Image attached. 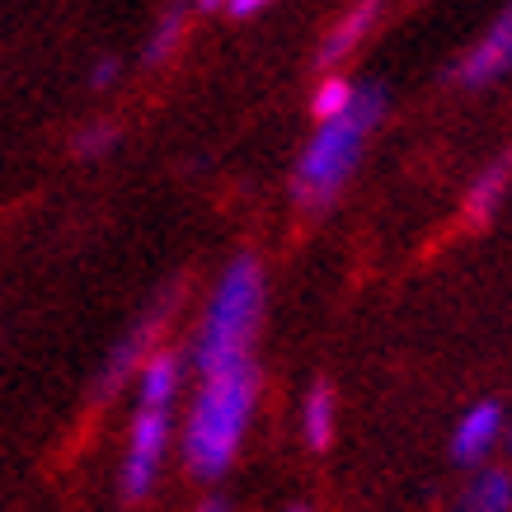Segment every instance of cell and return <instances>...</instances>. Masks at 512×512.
Returning a JSON list of instances; mask_svg holds the SVG:
<instances>
[{
  "label": "cell",
  "mask_w": 512,
  "mask_h": 512,
  "mask_svg": "<svg viewBox=\"0 0 512 512\" xmlns=\"http://www.w3.org/2000/svg\"><path fill=\"white\" fill-rule=\"evenodd\" d=\"M254 404H259V362L254 357L198 372V395H193L184 442H179L184 466L198 480H217L231 470L249 433V419H254Z\"/></svg>",
  "instance_id": "1"
},
{
  "label": "cell",
  "mask_w": 512,
  "mask_h": 512,
  "mask_svg": "<svg viewBox=\"0 0 512 512\" xmlns=\"http://www.w3.org/2000/svg\"><path fill=\"white\" fill-rule=\"evenodd\" d=\"M381 113H386V90L381 85H357L353 104L315 127L311 146L301 151L292 174V193L301 207L320 212V207L339 198L343 184L353 179L357 160H362V146L372 137V127L381 123Z\"/></svg>",
  "instance_id": "2"
},
{
  "label": "cell",
  "mask_w": 512,
  "mask_h": 512,
  "mask_svg": "<svg viewBox=\"0 0 512 512\" xmlns=\"http://www.w3.org/2000/svg\"><path fill=\"white\" fill-rule=\"evenodd\" d=\"M264 268L254 254H235L226 273H221L217 292L207 301L198 343H193V367L212 372L226 362H245L254 357V339H259V320H264Z\"/></svg>",
  "instance_id": "3"
},
{
  "label": "cell",
  "mask_w": 512,
  "mask_h": 512,
  "mask_svg": "<svg viewBox=\"0 0 512 512\" xmlns=\"http://www.w3.org/2000/svg\"><path fill=\"white\" fill-rule=\"evenodd\" d=\"M179 395V357L174 353H151L137 372V414H132V433H127V456H123V498L137 503L156 489L160 461L170 447V404Z\"/></svg>",
  "instance_id": "4"
},
{
  "label": "cell",
  "mask_w": 512,
  "mask_h": 512,
  "mask_svg": "<svg viewBox=\"0 0 512 512\" xmlns=\"http://www.w3.org/2000/svg\"><path fill=\"white\" fill-rule=\"evenodd\" d=\"M170 311H174V292H165L151 311L141 315L137 325L127 329L123 339L113 343L109 362H104V372H99V381H94V400H109V395H118V390L127 386V376L141 372V362L156 353V339H160V329H165V320H170Z\"/></svg>",
  "instance_id": "5"
},
{
  "label": "cell",
  "mask_w": 512,
  "mask_h": 512,
  "mask_svg": "<svg viewBox=\"0 0 512 512\" xmlns=\"http://www.w3.org/2000/svg\"><path fill=\"white\" fill-rule=\"evenodd\" d=\"M508 71H512V0H508V10L489 24V33H484L480 43L461 57L456 80H461L466 90H484V85L503 80Z\"/></svg>",
  "instance_id": "6"
},
{
  "label": "cell",
  "mask_w": 512,
  "mask_h": 512,
  "mask_svg": "<svg viewBox=\"0 0 512 512\" xmlns=\"http://www.w3.org/2000/svg\"><path fill=\"white\" fill-rule=\"evenodd\" d=\"M498 437H503V409L494 400L470 404L461 414V423H456V433H451V461L480 466L484 456L498 447Z\"/></svg>",
  "instance_id": "7"
},
{
  "label": "cell",
  "mask_w": 512,
  "mask_h": 512,
  "mask_svg": "<svg viewBox=\"0 0 512 512\" xmlns=\"http://www.w3.org/2000/svg\"><path fill=\"white\" fill-rule=\"evenodd\" d=\"M376 19H381V0H357L353 10H348V15L329 29L325 43H320V66H325V71H334V66H339L343 57H348V52H353V47L376 29Z\"/></svg>",
  "instance_id": "8"
},
{
  "label": "cell",
  "mask_w": 512,
  "mask_h": 512,
  "mask_svg": "<svg viewBox=\"0 0 512 512\" xmlns=\"http://www.w3.org/2000/svg\"><path fill=\"white\" fill-rule=\"evenodd\" d=\"M508 184H512V151H503L494 165H484V170L475 174V184H470V193H466V221L470 226H484V221L494 217L503 193H508Z\"/></svg>",
  "instance_id": "9"
},
{
  "label": "cell",
  "mask_w": 512,
  "mask_h": 512,
  "mask_svg": "<svg viewBox=\"0 0 512 512\" xmlns=\"http://www.w3.org/2000/svg\"><path fill=\"white\" fill-rule=\"evenodd\" d=\"M456 512H512V470H498V466L480 470L466 484Z\"/></svg>",
  "instance_id": "10"
},
{
  "label": "cell",
  "mask_w": 512,
  "mask_h": 512,
  "mask_svg": "<svg viewBox=\"0 0 512 512\" xmlns=\"http://www.w3.org/2000/svg\"><path fill=\"white\" fill-rule=\"evenodd\" d=\"M301 433H306V442H311L315 451H325L329 437H334V390H329L325 381L311 386V395L301 404Z\"/></svg>",
  "instance_id": "11"
},
{
  "label": "cell",
  "mask_w": 512,
  "mask_h": 512,
  "mask_svg": "<svg viewBox=\"0 0 512 512\" xmlns=\"http://www.w3.org/2000/svg\"><path fill=\"white\" fill-rule=\"evenodd\" d=\"M184 19H188V5H184V0L165 5V15H160L156 29H151V43H146V52H141V62H146V66H160V62H165L174 47H179V38H184Z\"/></svg>",
  "instance_id": "12"
},
{
  "label": "cell",
  "mask_w": 512,
  "mask_h": 512,
  "mask_svg": "<svg viewBox=\"0 0 512 512\" xmlns=\"http://www.w3.org/2000/svg\"><path fill=\"white\" fill-rule=\"evenodd\" d=\"M348 104H353V85H348L343 76H325V80H320V90L311 94V113L320 118V123H325V118H334V113H343Z\"/></svg>",
  "instance_id": "13"
},
{
  "label": "cell",
  "mask_w": 512,
  "mask_h": 512,
  "mask_svg": "<svg viewBox=\"0 0 512 512\" xmlns=\"http://www.w3.org/2000/svg\"><path fill=\"white\" fill-rule=\"evenodd\" d=\"M113 146H118V127L113 123H90L85 132H76V156H85V160L104 156Z\"/></svg>",
  "instance_id": "14"
},
{
  "label": "cell",
  "mask_w": 512,
  "mask_h": 512,
  "mask_svg": "<svg viewBox=\"0 0 512 512\" xmlns=\"http://www.w3.org/2000/svg\"><path fill=\"white\" fill-rule=\"evenodd\" d=\"M113 80H118V57H99V62H94V71H90V85H94V90H109Z\"/></svg>",
  "instance_id": "15"
},
{
  "label": "cell",
  "mask_w": 512,
  "mask_h": 512,
  "mask_svg": "<svg viewBox=\"0 0 512 512\" xmlns=\"http://www.w3.org/2000/svg\"><path fill=\"white\" fill-rule=\"evenodd\" d=\"M264 5H273V0H226V10H231L235 19H249V15H259Z\"/></svg>",
  "instance_id": "16"
},
{
  "label": "cell",
  "mask_w": 512,
  "mask_h": 512,
  "mask_svg": "<svg viewBox=\"0 0 512 512\" xmlns=\"http://www.w3.org/2000/svg\"><path fill=\"white\" fill-rule=\"evenodd\" d=\"M198 512H231V508H226V503H221V498H212V503H202Z\"/></svg>",
  "instance_id": "17"
},
{
  "label": "cell",
  "mask_w": 512,
  "mask_h": 512,
  "mask_svg": "<svg viewBox=\"0 0 512 512\" xmlns=\"http://www.w3.org/2000/svg\"><path fill=\"white\" fill-rule=\"evenodd\" d=\"M226 0H198V10H221Z\"/></svg>",
  "instance_id": "18"
},
{
  "label": "cell",
  "mask_w": 512,
  "mask_h": 512,
  "mask_svg": "<svg viewBox=\"0 0 512 512\" xmlns=\"http://www.w3.org/2000/svg\"><path fill=\"white\" fill-rule=\"evenodd\" d=\"M287 512H311V503H292V508H287Z\"/></svg>",
  "instance_id": "19"
},
{
  "label": "cell",
  "mask_w": 512,
  "mask_h": 512,
  "mask_svg": "<svg viewBox=\"0 0 512 512\" xmlns=\"http://www.w3.org/2000/svg\"><path fill=\"white\" fill-rule=\"evenodd\" d=\"M508 447H512V423H508Z\"/></svg>",
  "instance_id": "20"
}]
</instances>
